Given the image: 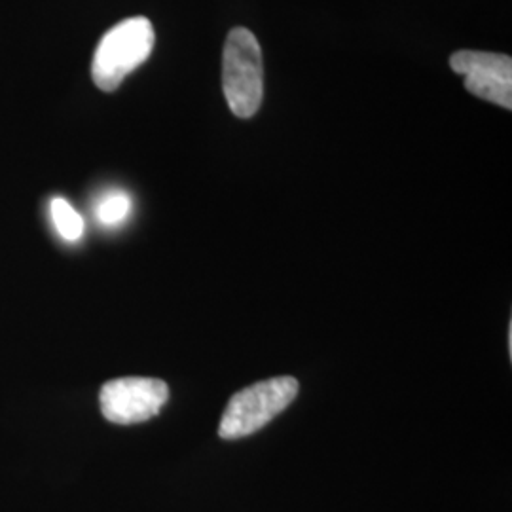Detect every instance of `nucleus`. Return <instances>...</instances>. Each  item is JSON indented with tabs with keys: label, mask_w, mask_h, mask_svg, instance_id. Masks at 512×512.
<instances>
[{
	"label": "nucleus",
	"mask_w": 512,
	"mask_h": 512,
	"mask_svg": "<svg viewBox=\"0 0 512 512\" xmlns=\"http://www.w3.org/2000/svg\"><path fill=\"white\" fill-rule=\"evenodd\" d=\"M262 50L249 29L230 31L222 54V90L230 110L239 118H251L264 97Z\"/></svg>",
	"instance_id": "1"
},
{
	"label": "nucleus",
	"mask_w": 512,
	"mask_h": 512,
	"mask_svg": "<svg viewBox=\"0 0 512 512\" xmlns=\"http://www.w3.org/2000/svg\"><path fill=\"white\" fill-rule=\"evenodd\" d=\"M156 42L147 18H129L101 38L93 55V82L103 92H114L129 73L147 61Z\"/></svg>",
	"instance_id": "2"
},
{
	"label": "nucleus",
	"mask_w": 512,
	"mask_h": 512,
	"mask_svg": "<svg viewBox=\"0 0 512 512\" xmlns=\"http://www.w3.org/2000/svg\"><path fill=\"white\" fill-rule=\"evenodd\" d=\"M300 385L291 376L256 382L236 393L220 420V439L253 435L277 418L298 395Z\"/></svg>",
	"instance_id": "3"
},
{
	"label": "nucleus",
	"mask_w": 512,
	"mask_h": 512,
	"mask_svg": "<svg viewBox=\"0 0 512 512\" xmlns=\"http://www.w3.org/2000/svg\"><path fill=\"white\" fill-rule=\"evenodd\" d=\"M169 399V387L156 378H118L101 387L99 404L107 420L133 425L152 420Z\"/></svg>",
	"instance_id": "4"
},
{
	"label": "nucleus",
	"mask_w": 512,
	"mask_h": 512,
	"mask_svg": "<svg viewBox=\"0 0 512 512\" xmlns=\"http://www.w3.org/2000/svg\"><path fill=\"white\" fill-rule=\"evenodd\" d=\"M454 73L463 76L467 92L512 109V61L509 55L463 50L450 57Z\"/></svg>",
	"instance_id": "5"
},
{
	"label": "nucleus",
	"mask_w": 512,
	"mask_h": 512,
	"mask_svg": "<svg viewBox=\"0 0 512 512\" xmlns=\"http://www.w3.org/2000/svg\"><path fill=\"white\" fill-rule=\"evenodd\" d=\"M50 213L61 238L67 241H78L82 238L84 219L76 213V209L65 198H54L50 205Z\"/></svg>",
	"instance_id": "6"
},
{
	"label": "nucleus",
	"mask_w": 512,
	"mask_h": 512,
	"mask_svg": "<svg viewBox=\"0 0 512 512\" xmlns=\"http://www.w3.org/2000/svg\"><path fill=\"white\" fill-rule=\"evenodd\" d=\"M131 211V200L128 194L122 190L107 192L95 207V215L101 224L105 226H118L128 219Z\"/></svg>",
	"instance_id": "7"
}]
</instances>
